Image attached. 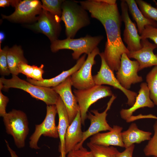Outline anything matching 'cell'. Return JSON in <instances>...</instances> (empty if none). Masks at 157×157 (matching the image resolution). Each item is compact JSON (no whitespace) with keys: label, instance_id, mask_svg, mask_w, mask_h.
Wrapping results in <instances>:
<instances>
[{"label":"cell","instance_id":"cell-1","mask_svg":"<svg viewBox=\"0 0 157 157\" xmlns=\"http://www.w3.org/2000/svg\"><path fill=\"white\" fill-rule=\"evenodd\" d=\"M92 18L103 25L107 36L103 52L107 64L113 71L119 68L122 55L129 52L121 35L122 22L115 0H87L78 1Z\"/></svg>","mask_w":157,"mask_h":157},{"label":"cell","instance_id":"cell-2","mask_svg":"<svg viewBox=\"0 0 157 157\" xmlns=\"http://www.w3.org/2000/svg\"><path fill=\"white\" fill-rule=\"evenodd\" d=\"M62 10L60 19L65 24L67 38H73L80 29L90 24L87 11L78 1L64 0Z\"/></svg>","mask_w":157,"mask_h":157},{"label":"cell","instance_id":"cell-3","mask_svg":"<svg viewBox=\"0 0 157 157\" xmlns=\"http://www.w3.org/2000/svg\"><path fill=\"white\" fill-rule=\"evenodd\" d=\"M0 87L6 90L10 88L22 90L33 98L43 101L47 105H56L59 97L52 88L34 85L21 79L17 75H12L9 79L1 78Z\"/></svg>","mask_w":157,"mask_h":157},{"label":"cell","instance_id":"cell-4","mask_svg":"<svg viewBox=\"0 0 157 157\" xmlns=\"http://www.w3.org/2000/svg\"><path fill=\"white\" fill-rule=\"evenodd\" d=\"M101 35L92 36L87 35L84 37L74 39L67 38L63 40H56L51 42V49L56 52L63 49L72 50V56L74 60H78L81 55L90 53L103 39Z\"/></svg>","mask_w":157,"mask_h":157},{"label":"cell","instance_id":"cell-5","mask_svg":"<svg viewBox=\"0 0 157 157\" xmlns=\"http://www.w3.org/2000/svg\"><path fill=\"white\" fill-rule=\"evenodd\" d=\"M3 117L6 132L13 137L16 147L18 148L24 147L29 131L26 113L21 110L13 109Z\"/></svg>","mask_w":157,"mask_h":157},{"label":"cell","instance_id":"cell-6","mask_svg":"<svg viewBox=\"0 0 157 157\" xmlns=\"http://www.w3.org/2000/svg\"><path fill=\"white\" fill-rule=\"evenodd\" d=\"M79 108L82 124L87 118V112L90 106L99 100L113 94L109 87L96 85L88 89L73 91Z\"/></svg>","mask_w":157,"mask_h":157},{"label":"cell","instance_id":"cell-7","mask_svg":"<svg viewBox=\"0 0 157 157\" xmlns=\"http://www.w3.org/2000/svg\"><path fill=\"white\" fill-rule=\"evenodd\" d=\"M99 55L101 60L100 68L97 74L93 76L95 85H107L121 90L127 98V104L131 107L135 103L137 93L124 88L117 79L114 71L106 63L103 52L100 53Z\"/></svg>","mask_w":157,"mask_h":157},{"label":"cell","instance_id":"cell-8","mask_svg":"<svg viewBox=\"0 0 157 157\" xmlns=\"http://www.w3.org/2000/svg\"><path fill=\"white\" fill-rule=\"evenodd\" d=\"M46 109L44 119L40 124L35 125V131L30 138L29 147L32 149H40L38 143L42 135L54 138L59 137L57 126L55 122L57 113L56 106L55 105H47Z\"/></svg>","mask_w":157,"mask_h":157},{"label":"cell","instance_id":"cell-9","mask_svg":"<svg viewBox=\"0 0 157 157\" xmlns=\"http://www.w3.org/2000/svg\"><path fill=\"white\" fill-rule=\"evenodd\" d=\"M100 53L99 48H95L88 57L81 67L70 76L72 86L76 89L83 90L95 85L92 74V69L96 64L95 57Z\"/></svg>","mask_w":157,"mask_h":157},{"label":"cell","instance_id":"cell-10","mask_svg":"<svg viewBox=\"0 0 157 157\" xmlns=\"http://www.w3.org/2000/svg\"><path fill=\"white\" fill-rule=\"evenodd\" d=\"M116 97L114 94L110 98L107 104V107L104 111L100 113L97 110H91L93 113L89 112L87 115V118L90 121V125L88 129L83 132V138L82 141L78 144L74 149H78L83 146L84 141L88 138L99 133L100 132L106 131H110L112 129L108 124L106 118L107 112Z\"/></svg>","mask_w":157,"mask_h":157},{"label":"cell","instance_id":"cell-11","mask_svg":"<svg viewBox=\"0 0 157 157\" xmlns=\"http://www.w3.org/2000/svg\"><path fill=\"white\" fill-rule=\"evenodd\" d=\"M139 66L137 61L131 60L126 53L122 55L120 67L117 71L116 77L124 88L129 90L132 84L142 81V77L138 74Z\"/></svg>","mask_w":157,"mask_h":157},{"label":"cell","instance_id":"cell-12","mask_svg":"<svg viewBox=\"0 0 157 157\" xmlns=\"http://www.w3.org/2000/svg\"><path fill=\"white\" fill-rule=\"evenodd\" d=\"M120 5L121 17L125 26L123 40L126 44L127 48L129 52L138 51L142 47L140 35L135 24L130 17L128 6L125 0L121 1Z\"/></svg>","mask_w":157,"mask_h":157},{"label":"cell","instance_id":"cell-13","mask_svg":"<svg viewBox=\"0 0 157 157\" xmlns=\"http://www.w3.org/2000/svg\"><path fill=\"white\" fill-rule=\"evenodd\" d=\"M39 15L38 22L30 25V27L45 34L51 42L58 39L61 29L60 17L55 16L43 9Z\"/></svg>","mask_w":157,"mask_h":157},{"label":"cell","instance_id":"cell-14","mask_svg":"<svg viewBox=\"0 0 157 157\" xmlns=\"http://www.w3.org/2000/svg\"><path fill=\"white\" fill-rule=\"evenodd\" d=\"M15 10L8 16L2 15L3 19L15 22H28L36 19L42 10V4L38 0H20Z\"/></svg>","mask_w":157,"mask_h":157},{"label":"cell","instance_id":"cell-15","mask_svg":"<svg viewBox=\"0 0 157 157\" xmlns=\"http://www.w3.org/2000/svg\"><path fill=\"white\" fill-rule=\"evenodd\" d=\"M70 76L56 86L52 88L59 96L65 107L70 124L79 110L76 98L72 92Z\"/></svg>","mask_w":157,"mask_h":157},{"label":"cell","instance_id":"cell-16","mask_svg":"<svg viewBox=\"0 0 157 157\" xmlns=\"http://www.w3.org/2000/svg\"><path fill=\"white\" fill-rule=\"evenodd\" d=\"M142 48L139 50L129 52L127 55L129 58H134L139 63V71L153 66H157V55L154 50L157 48V45L152 43L147 39L141 40Z\"/></svg>","mask_w":157,"mask_h":157},{"label":"cell","instance_id":"cell-17","mask_svg":"<svg viewBox=\"0 0 157 157\" xmlns=\"http://www.w3.org/2000/svg\"><path fill=\"white\" fill-rule=\"evenodd\" d=\"M81 119L80 110L67 130L65 138V151L66 155L74 150L81 142L83 133L81 129Z\"/></svg>","mask_w":157,"mask_h":157},{"label":"cell","instance_id":"cell-18","mask_svg":"<svg viewBox=\"0 0 157 157\" xmlns=\"http://www.w3.org/2000/svg\"><path fill=\"white\" fill-rule=\"evenodd\" d=\"M154 105L150 98L149 91L147 83H142L140 84L138 94L134 104L129 108L122 109L120 111L121 117L126 121L137 109L144 107L152 108L154 107Z\"/></svg>","mask_w":157,"mask_h":157},{"label":"cell","instance_id":"cell-19","mask_svg":"<svg viewBox=\"0 0 157 157\" xmlns=\"http://www.w3.org/2000/svg\"><path fill=\"white\" fill-rule=\"evenodd\" d=\"M122 127L113 125L112 129L105 133H99L92 136L90 143L106 146H115L124 147L122 136Z\"/></svg>","mask_w":157,"mask_h":157},{"label":"cell","instance_id":"cell-20","mask_svg":"<svg viewBox=\"0 0 157 157\" xmlns=\"http://www.w3.org/2000/svg\"><path fill=\"white\" fill-rule=\"evenodd\" d=\"M86 54H84L77 60L76 64L69 69L63 71L56 76L48 79H44L38 81L31 78H27V81L34 85L47 87H54L59 85L74 73L78 70L83 64L86 60Z\"/></svg>","mask_w":157,"mask_h":157},{"label":"cell","instance_id":"cell-21","mask_svg":"<svg viewBox=\"0 0 157 157\" xmlns=\"http://www.w3.org/2000/svg\"><path fill=\"white\" fill-rule=\"evenodd\" d=\"M55 105L58 116L57 128L60 140L59 151L61 154L66 155L65 151V138L67 130L70 124L68 115L65 107L59 96Z\"/></svg>","mask_w":157,"mask_h":157},{"label":"cell","instance_id":"cell-22","mask_svg":"<svg viewBox=\"0 0 157 157\" xmlns=\"http://www.w3.org/2000/svg\"><path fill=\"white\" fill-rule=\"evenodd\" d=\"M151 134L150 132L139 129L135 123H132L127 130L122 132L124 147H128L135 143L139 144L145 140H149Z\"/></svg>","mask_w":157,"mask_h":157},{"label":"cell","instance_id":"cell-23","mask_svg":"<svg viewBox=\"0 0 157 157\" xmlns=\"http://www.w3.org/2000/svg\"><path fill=\"white\" fill-rule=\"evenodd\" d=\"M129 10L136 23L139 34H141L145 26L150 25L157 27V23L146 17L142 13L134 0H125Z\"/></svg>","mask_w":157,"mask_h":157},{"label":"cell","instance_id":"cell-24","mask_svg":"<svg viewBox=\"0 0 157 157\" xmlns=\"http://www.w3.org/2000/svg\"><path fill=\"white\" fill-rule=\"evenodd\" d=\"M7 58L8 67L12 75H17L19 74L18 65L20 63H28L24 56L23 51L20 46L15 45L8 48Z\"/></svg>","mask_w":157,"mask_h":157},{"label":"cell","instance_id":"cell-25","mask_svg":"<svg viewBox=\"0 0 157 157\" xmlns=\"http://www.w3.org/2000/svg\"><path fill=\"white\" fill-rule=\"evenodd\" d=\"M87 145L94 157H116L119 152L113 146H104L90 142L87 143Z\"/></svg>","mask_w":157,"mask_h":157},{"label":"cell","instance_id":"cell-26","mask_svg":"<svg viewBox=\"0 0 157 157\" xmlns=\"http://www.w3.org/2000/svg\"><path fill=\"white\" fill-rule=\"evenodd\" d=\"M146 81L149 91L150 97L157 106V66H154L147 74Z\"/></svg>","mask_w":157,"mask_h":157},{"label":"cell","instance_id":"cell-27","mask_svg":"<svg viewBox=\"0 0 157 157\" xmlns=\"http://www.w3.org/2000/svg\"><path fill=\"white\" fill-rule=\"evenodd\" d=\"M64 1L42 0V8L53 15L60 18L62 13V5Z\"/></svg>","mask_w":157,"mask_h":157},{"label":"cell","instance_id":"cell-28","mask_svg":"<svg viewBox=\"0 0 157 157\" xmlns=\"http://www.w3.org/2000/svg\"><path fill=\"white\" fill-rule=\"evenodd\" d=\"M136 1L144 15L147 18L157 23V8L153 6L151 4L142 0H137ZM154 1L157 6V3Z\"/></svg>","mask_w":157,"mask_h":157},{"label":"cell","instance_id":"cell-29","mask_svg":"<svg viewBox=\"0 0 157 157\" xmlns=\"http://www.w3.org/2000/svg\"><path fill=\"white\" fill-rule=\"evenodd\" d=\"M154 134L144 149L145 156L157 157V121L153 126Z\"/></svg>","mask_w":157,"mask_h":157},{"label":"cell","instance_id":"cell-30","mask_svg":"<svg viewBox=\"0 0 157 157\" xmlns=\"http://www.w3.org/2000/svg\"><path fill=\"white\" fill-rule=\"evenodd\" d=\"M8 48L7 46L3 49L0 47V73L5 76H8L10 73L7 60V55Z\"/></svg>","mask_w":157,"mask_h":157},{"label":"cell","instance_id":"cell-31","mask_svg":"<svg viewBox=\"0 0 157 157\" xmlns=\"http://www.w3.org/2000/svg\"><path fill=\"white\" fill-rule=\"evenodd\" d=\"M140 36L141 40L149 39L157 45V27L150 25L146 26Z\"/></svg>","mask_w":157,"mask_h":157},{"label":"cell","instance_id":"cell-32","mask_svg":"<svg viewBox=\"0 0 157 157\" xmlns=\"http://www.w3.org/2000/svg\"><path fill=\"white\" fill-rule=\"evenodd\" d=\"M67 157H94L91 152L83 146L68 153Z\"/></svg>","mask_w":157,"mask_h":157},{"label":"cell","instance_id":"cell-33","mask_svg":"<svg viewBox=\"0 0 157 157\" xmlns=\"http://www.w3.org/2000/svg\"><path fill=\"white\" fill-rule=\"evenodd\" d=\"M34 66L28 65L25 63L21 62L18 65L19 73L25 75L27 78H31Z\"/></svg>","mask_w":157,"mask_h":157},{"label":"cell","instance_id":"cell-34","mask_svg":"<svg viewBox=\"0 0 157 157\" xmlns=\"http://www.w3.org/2000/svg\"><path fill=\"white\" fill-rule=\"evenodd\" d=\"M1 90H0V116L3 117L7 113L6 107L9 99L7 97L3 94Z\"/></svg>","mask_w":157,"mask_h":157},{"label":"cell","instance_id":"cell-35","mask_svg":"<svg viewBox=\"0 0 157 157\" xmlns=\"http://www.w3.org/2000/svg\"><path fill=\"white\" fill-rule=\"evenodd\" d=\"M44 65H41L40 67L34 66L31 79L38 81H41L44 79L42 77L44 72L43 70Z\"/></svg>","mask_w":157,"mask_h":157},{"label":"cell","instance_id":"cell-36","mask_svg":"<svg viewBox=\"0 0 157 157\" xmlns=\"http://www.w3.org/2000/svg\"><path fill=\"white\" fill-rule=\"evenodd\" d=\"M134 147L135 145L133 144L126 148L125 149L123 152H119L116 157H132Z\"/></svg>","mask_w":157,"mask_h":157},{"label":"cell","instance_id":"cell-37","mask_svg":"<svg viewBox=\"0 0 157 157\" xmlns=\"http://www.w3.org/2000/svg\"><path fill=\"white\" fill-rule=\"evenodd\" d=\"M20 1L16 0H0V6L4 7L11 6L15 8Z\"/></svg>","mask_w":157,"mask_h":157},{"label":"cell","instance_id":"cell-38","mask_svg":"<svg viewBox=\"0 0 157 157\" xmlns=\"http://www.w3.org/2000/svg\"><path fill=\"white\" fill-rule=\"evenodd\" d=\"M7 149L9 151L11 157H18L16 152L10 147L8 142L5 140Z\"/></svg>","mask_w":157,"mask_h":157},{"label":"cell","instance_id":"cell-39","mask_svg":"<svg viewBox=\"0 0 157 157\" xmlns=\"http://www.w3.org/2000/svg\"><path fill=\"white\" fill-rule=\"evenodd\" d=\"M142 117L143 119L151 118L157 119V117L152 114H149L147 115H143L142 116Z\"/></svg>","mask_w":157,"mask_h":157},{"label":"cell","instance_id":"cell-40","mask_svg":"<svg viewBox=\"0 0 157 157\" xmlns=\"http://www.w3.org/2000/svg\"><path fill=\"white\" fill-rule=\"evenodd\" d=\"M5 38V34L3 32L1 31L0 32V46H1V43L4 40Z\"/></svg>","mask_w":157,"mask_h":157},{"label":"cell","instance_id":"cell-41","mask_svg":"<svg viewBox=\"0 0 157 157\" xmlns=\"http://www.w3.org/2000/svg\"><path fill=\"white\" fill-rule=\"evenodd\" d=\"M66 155H63L60 154V156L58 157H66Z\"/></svg>","mask_w":157,"mask_h":157},{"label":"cell","instance_id":"cell-42","mask_svg":"<svg viewBox=\"0 0 157 157\" xmlns=\"http://www.w3.org/2000/svg\"><path fill=\"white\" fill-rule=\"evenodd\" d=\"M153 157H157V156H154Z\"/></svg>","mask_w":157,"mask_h":157}]
</instances>
